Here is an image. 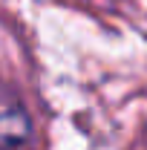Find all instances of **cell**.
<instances>
[{
  "label": "cell",
  "instance_id": "cell-1",
  "mask_svg": "<svg viewBox=\"0 0 147 150\" xmlns=\"http://www.w3.org/2000/svg\"><path fill=\"white\" fill-rule=\"evenodd\" d=\"M35 139V121L18 93L0 87V150H23Z\"/></svg>",
  "mask_w": 147,
  "mask_h": 150
}]
</instances>
